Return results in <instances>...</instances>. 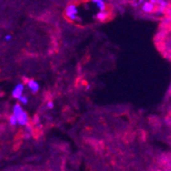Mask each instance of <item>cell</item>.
<instances>
[{
	"label": "cell",
	"mask_w": 171,
	"mask_h": 171,
	"mask_svg": "<svg viewBox=\"0 0 171 171\" xmlns=\"http://www.w3.org/2000/svg\"><path fill=\"white\" fill-rule=\"evenodd\" d=\"M19 100H20V101L22 102V104H24V105H26V104H27V101H28V100H27V98L26 97V96H21L20 98H19Z\"/></svg>",
	"instance_id": "30bf717a"
},
{
	"label": "cell",
	"mask_w": 171,
	"mask_h": 171,
	"mask_svg": "<svg viewBox=\"0 0 171 171\" xmlns=\"http://www.w3.org/2000/svg\"><path fill=\"white\" fill-rule=\"evenodd\" d=\"M107 17V14H106V12H104V11H101V12H99L98 14H97V19L100 20V21H105Z\"/></svg>",
	"instance_id": "ba28073f"
},
{
	"label": "cell",
	"mask_w": 171,
	"mask_h": 171,
	"mask_svg": "<svg viewBox=\"0 0 171 171\" xmlns=\"http://www.w3.org/2000/svg\"><path fill=\"white\" fill-rule=\"evenodd\" d=\"M27 84H28V87L33 90V93H36V92H38V90L39 89V85H38V84L37 83L36 81L29 80L28 81V83H27Z\"/></svg>",
	"instance_id": "277c9868"
},
{
	"label": "cell",
	"mask_w": 171,
	"mask_h": 171,
	"mask_svg": "<svg viewBox=\"0 0 171 171\" xmlns=\"http://www.w3.org/2000/svg\"><path fill=\"white\" fill-rule=\"evenodd\" d=\"M156 4H157L159 6H160V11L162 12V11L164 10L165 8L167 7L168 5V3L165 1V0H157V3Z\"/></svg>",
	"instance_id": "52a82bcc"
},
{
	"label": "cell",
	"mask_w": 171,
	"mask_h": 171,
	"mask_svg": "<svg viewBox=\"0 0 171 171\" xmlns=\"http://www.w3.org/2000/svg\"><path fill=\"white\" fill-rule=\"evenodd\" d=\"M66 14L69 17L71 20H75L76 19V15L78 14V10L77 7L74 4H71L66 9Z\"/></svg>",
	"instance_id": "7a4b0ae2"
},
{
	"label": "cell",
	"mask_w": 171,
	"mask_h": 171,
	"mask_svg": "<svg viewBox=\"0 0 171 171\" xmlns=\"http://www.w3.org/2000/svg\"><path fill=\"white\" fill-rule=\"evenodd\" d=\"M93 2H94V4H96V6H97L101 10H105V9H106V4H105L104 0H93Z\"/></svg>",
	"instance_id": "8992f818"
},
{
	"label": "cell",
	"mask_w": 171,
	"mask_h": 171,
	"mask_svg": "<svg viewBox=\"0 0 171 171\" xmlns=\"http://www.w3.org/2000/svg\"><path fill=\"white\" fill-rule=\"evenodd\" d=\"M24 89V85L22 84H19L18 85H16V87L14 89V90L12 92V95L13 97H15V99H19L22 95V92Z\"/></svg>",
	"instance_id": "3957f363"
},
{
	"label": "cell",
	"mask_w": 171,
	"mask_h": 171,
	"mask_svg": "<svg viewBox=\"0 0 171 171\" xmlns=\"http://www.w3.org/2000/svg\"><path fill=\"white\" fill-rule=\"evenodd\" d=\"M13 113L14 115L17 118V123L21 125H26L28 123V117L26 115V113L24 112V110L22 109V106L19 104H16L13 108Z\"/></svg>",
	"instance_id": "6da1fadb"
},
{
	"label": "cell",
	"mask_w": 171,
	"mask_h": 171,
	"mask_svg": "<svg viewBox=\"0 0 171 171\" xmlns=\"http://www.w3.org/2000/svg\"><path fill=\"white\" fill-rule=\"evenodd\" d=\"M10 124L11 125H15V124H17V118H16V117L14 114L10 117Z\"/></svg>",
	"instance_id": "9c48e42d"
},
{
	"label": "cell",
	"mask_w": 171,
	"mask_h": 171,
	"mask_svg": "<svg viewBox=\"0 0 171 171\" xmlns=\"http://www.w3.org/2000/svg\"><path fill=\"white\" fill-rule=\"evenodd\" d=\"M150 2H151V3H152V4H156L157 3V0H151V1H150Z\"/></svg>",
	"instance_id": "4fadbf2b"
},
{
	"label": "cell",
	"mask_w": 171,
	"mask_h": 171,
	"mask_svg": "<svg viewBox=\"0 0 171 171\" xmlns=\"http://www.w3.org/2000/svg\"><path fill=\"white\" fill-rule=\"evenodd\" d=\"M5 39L7 41H9V40H10L11 39V36L10 35H7V36L5 37Z\"/></svg>",
	"instance_id": "7c38bea8"
},
{
	"label": "cell",
	"mask_w": 171,
	"mask_h": 171,
	"mask_svg": "<svg viewBox=\"0 0 171 171\" xmlns=\"http://www.w3.org/2000/svg\"><path fill=\"white\" fill-rule=\"evenodd\" d=\"M153 9H154V5L151 2H146L143 5V7H142V10L145 12H147V13L152 12L153 10Z\"/></svg>",
	"instance_id": "5b68a950"
},
{
	"label": "cell",
	"mask_w": 171,
	"mask_h": 171,
	"mask_svg": "<svg viewBox=\"0 0 171 171\" xmlns=\"http://www.w3.org/2000/svg\"><path fill=\"white\" fill-rule=\"evenodd\" d=\"M53 106H54V104H53L52 102H49V103H48V107H49L50 109L53 108Z\"/></svg>",
	"instance_id": "8fae6325"
}]
</instances>
